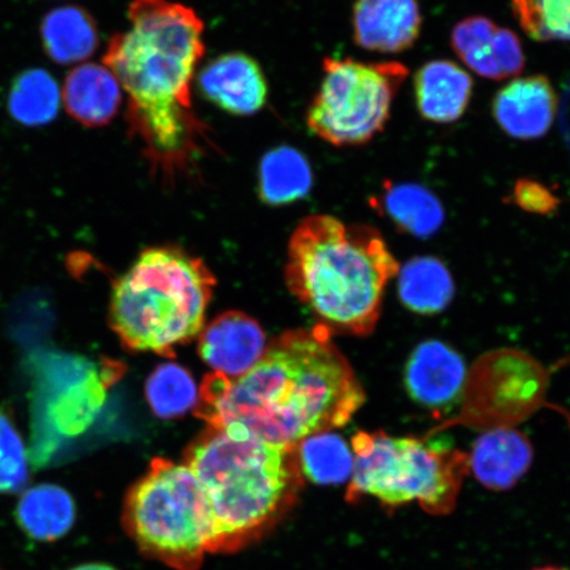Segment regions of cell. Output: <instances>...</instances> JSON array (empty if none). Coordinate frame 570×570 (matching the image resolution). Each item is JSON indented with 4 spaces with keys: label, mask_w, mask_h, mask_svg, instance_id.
Returning a JSON list of instances; mask_svg holds the SVG:
<instances>
[{
    "label": "cell",
    "mask_w": 570,
    "mask_h": 570,
    "mask_svg": "<svg viewBox=\"0 0 570 570\" xmlns=\"http://www.w3.org/2000/svg\"><path fill=\"white\" fill-rule=\"evenodd\" d=\"M366 401L351 363L324 326L271 341L242 376H205L196 415L232 438L296 449L312 434L351 422Z\"/></svg>",
    "instance_id": "6da1fadb"
},
{
    "label": "cell",
    "mask_w": 570,
    "mask_h": 570,
    "mask_svg": "<svg viewBox=\"0 0 570 570\" xmlns=\"http://www.w3.org/2000/svg\"><path fill=\"white\" fill-rule=\"evenodd\" d=\"M128 20L130 28L110 39L104 66L127 92L128 135L151 169L174 181L213 147L191 101L205 24L194 9L170 0H132Z\"/></svg>",
    "instance_id": "7a4b0ae2"
},
{
    "label": "cell",
    "mask_w": 570,
    "mask_h": 570,
    "mask_svg": "<svg viewBox=\"0 0 570 570\" xmlns=\"http://www.w3.org/2000/svg\"><path fill=\"white\" fill-rule=\"evenodd\" d=\"M399 263L382 234L325 214L297 225L288 246V288L333 333L366 337L381 317Z\"/></svg>",
    "instance_id": "3957f363"
},
{
    "label": "cell",
    "mask_w": 570,
    "mask_h": 570,
    "mask_svg": "<svg viewBox=\"0 0 570 570\" xmlns=\"http://www.w3.org/2000/svg\"><path fill=\"white\" fill-rule=\"evenodd\" d=\"M208 499L209 553L244 550L294 508L303 488L297 448L232 438L208 428L184 454Z\"/></svg>",
    "instance_id": "277c9868"
},
{
    "label": "cell",
    "mask_w": 570,
    "mask_h": 570,
    "mask_svg": "<svg viewBox=\"0 0 570 570\" xmlns=\"http://www.w3.org/2000/svg\"><path fill=\"white\" fill-rule=\"evenodd\" d=\"M214 285L205 263L184 249L148 248L114 285L112 331L130 351L173 356L203 332Z\"/></svg>",
    "instance_id": "5b68a950"
},
{
    "label": "cell",
    "mask_w": 570,
    "mask_h": 570,
    "mask_svg": "<svg viewBox=\"0 0 570 570\" xmlns=\"http://www.w3.org/2000/svg\"><path fill=\"white\" fill-rule=\"evenodd\" d=\"M354 469L347 502L373 497L394 512L416 502L428 514L446 515L458 503L469 454L416 438L358 432L352 440Z\"/></svg>",
    "instance_id": "8992f818"
},
{
    "label": "cell",
    "mask_w": 570,
    "mask_h": 570,
    "mask_svg": "<svg viewBox=\"0 0 570 570\" xmlns=\"http://www.w3.org/2000/svg\"><path fill=\"white\" fill-rule=\"evenodd\" d=\"M124 525L141 553L175 570H198L209 553L208 499L185 463L151 462L128 490Z\"/></svg>",
    "instance_id": "52a82bcc"
},
{
    "label": "cell",
    "mask_w": 570,
    "mask_h": 570,
    "mask_svg": "<svg viewBox=\"0 0 570 570\" xmlns=\"http://www.w3.org/2000/svg\"><path fill=\"white\" fill-rule=\"evenodd\" d=\"M324 77L306 125L334 147L363 146L386 127L392 104L410 75L402 62H362L326 57Z\"/></svg>",
    "instance_id": "ba28073f"
},
{
    "label": "cell",
    "mask_w": 570,
    "mask_h": 570,
    "mask_svg": "<svg viewBox=\"0 0 570 570\" xmlns=\"http://www.w3.org/2000/svg\"><path fill=\"white\" fill-rule=\"evenodd\" d=\"M122 368L110 361L102 365L67 354H47L35 375L33 445L36 466L51 461L62 440L87 432L102 410L107 391Z\"/></svg>",
    "instance_id": "9c48e42d"
},
{
    "label": "cell",
    "mask_w": 570,
    "mask_h": 570,
    "mask_svg": "<svg viewBox=\"0 0 570 570\" xmlns=\"http://www.w3.org/2000/svg\"><path fill=\"white\" fill-rule=\"evenodd\" d=\"M455 55L474 73L502 81L522 73L525 56L518 36L484 17L466 18L451 36Z\"/></svg>",
    "instance_id": "30bf717a"
},
{
    "label": "cell",
    "mask_w": 570,
    "mask_h": 570,
    "mask_svg": "<svg viewBox=\"0 0 570 570\" xmlns=\"http://www.w3.org/2000/svg\"><path fill=\"white\" fill-rule=\"evenodd\" d=\"M266 333L261 325L237 311L214 318L199 333V356L214 373L232 380L252 370L266 353Z\"/></svg>",
    "instance_id": "8fae6325"
},
{
    "label": "cell",
    "mask_w": 570,
    "mask_h": 570,
    "mask_svg": "<svg viewBox=\"0 0 570 570\" xmlns=\"http://www.w3.org/2000/svg\"><path fill=\"white\" fill-rule=\"evenodd\" d=\"M198 85L206 99L232 116H254L267 102L266 76L245 53L218 56L202 70Z\"/></svg>",
    "instance_id": "7c38bea8"
},
{
    "label": "cell",
    "mask_w": 570,
    "mask_h": 570,
    "mask_svg": "<svg viewBox=\"0 0 570 570\" xmlns=\"http://www.w3.org/2000/svg\"><path fill=\"white\" fill-rule=\"evenodd\" d=\"M423 17L417 0H355L353 35L366 51H407L422 32Z\"/></svg>",
    "instance_id": "4fadbf2b"
},
{
    "label": "cell",
    "mask_w": 570,
    "mask_h": 570,
    "mask_svg": "<svg viewBox=\"0 0 570 570\" xmlns=\"http://www.w3.org/2000/svg\"><path fill=\"white\" fill-rule=\"evenodd\" d=\"M465 362L444 342H423L405 365V389L413 401L428 409L439 410L453 404L465 389Z\"/></svg>",
    "instance_id": "5bb4252c"
},
{
    "label": "cell",
    "mask_w": 570,
    "mask_h": 570,
    "mask_svg": "<svg viewBox=\"0 0 570 570\" xmlns=\"http://www.w3.org/2000/svg\"><path fill=\"white\" fill-rule=\"evenodd\" d=\"M558 111V95L546 76L517 78L497 92L493 116L509 137L532 140L546 137Z\"/></svg>",
    "instance_id": "9a60e30c"
},
{
    "label": "cell",
    "mask_w": 570,
    "mask_h": 570,
    "mask_svg": "<svg viewBox=\"0 0 570 570\" xmlns=\"http://www.w3.org/2000/svg\"><path fill=\"white\" fill-rule=\"evenodd\" d=\"M532 459V445L522 432L498 426L476 439L469 470L484 488L505 491L529 472Z\"/></svg>",
    "instance_id": "2e32d148"
},
{
    "label": "cell",
    "mask_w": 570,
    "mask_h": 570,
    "mask_svg": "<svg viewBox=\"0 0 570 570\" xmlns=\"http://www.w3.org/2000/svg\"><path fill=\"white\" fill-rule=\"evenodd\" d=\"M61 98L76 122L97 128L109 125L116 118L122 105V88L105 66L81 63L69 71Z\"/></svg>",
    "instance_id": "e0dca14e"
},
{
    "label": "cell",
    "mask_w": 570,
    "mask_h": 570,
    "mask_svg": "<svg viewBox=\"0 0 570 570\" xmlns=\"http://www.w3.org/2000/svg\"><path fill=\"white\" fill-rule=\"evenodd\" d=\"M420 114L433 124L458 122L466 112L474 82L465 69L449 60L426 62L415 76Z\"/></svg>",
    "instance_id": "ac0fdd59"
},
{
    "label": "cell",
    "mask_w": 570,
    "mask_h": 570,
    "mask_svg": "<svg viewBox=\"0 0 570 570\" xmlns=\"http://www.w3.org/2000/svg\"><path fill=\"white\" fill-rule=\"evenodd\" d=\"M40 33L45 52L60 66L81 63L98 48L96 20L81 7L66 6L48 12Z\"/></svg>",
    "instance_id": "d6986e66"
},
{
    "label": "cell",
    "mask_w": 570,
    "mask_h": 570,
    "mask_svg": "<svg viewBox=\"0 0 570 570\" xmlns=\"http://www.w3.org/2000/svg\"><path fill=\"white\" fill-rule=\"evenodd\" d=\"M16 517L28 538L55 541L66 537L73 527L76 505L66 489L42 483L21 494Z\"/></svg>",
    "instance_id": "ffe728a7"
},
{
    "label": "cell",
    "mask_w": 570,
    "mask_h": 570,
    "mask_svg": "<svg viewBox=\"0 0 570 570\" xmlns=\"http://www.w3.org/2000/svg\"><path fill=\"white\" fill-rule=\"evenodd\" d=\"M376 203L399 230L413 237H431L444 224L443 204L433 191L416 183L386 181Z\"/></svg>",
    "instance_id": "44dd1931"
},
{
    "label": "cell",
    "mask_w": 570,
    "mask_h": 570,
    "mask_svg": "<svg viewBox=\"0 0 570 570\" xmlns=\"http://www.w3.org/2000/svg\"><path fill=\"white\" fill-rule=\"evenodd\" d=\"M399 296L412 312L436 315L452 303L454 282L443 262L419 256L399 269Z\"/></svg>",
    "instance_id": "7402d4cb"
},
{
    "label": "cell",
    "mask_w": 570,
    "mask_h": 570,
    "mask_svg": "<svg viewBox=\"0 0 570 570\" xmlns=\"http://www.w3.org/2000/svg\"><path fill=\"white\" fill-rule=\"evenodd\" d=\"M312 168L297 149L283 146L271 149L259 167V194L266 204L279 206L298 202L309 194Z\"/></svg>",
    "instance_id": "603a6c76"
},
{
    "label": "cell",
    "mask_w": 570,
    "mask_h": 570,
    "mask_svg": "<svg viewBox=\"0 0 570 570\" xmlns=\"http://www.w3.org/2000/svg\"><path fill=\"white\" fill-rule=\"evenodd\" d=\"M297 459L303 475L321 487H336L352 479V448L336 433H316L304 439L297 445Z\"/></svg>",
    "instance_id": "cb8c5ba5"
},
{
    "label": "cell",
    "mask_w": 570,
    "mask_h": 570,
    "mask_svg": "<svg viewBox=\"0 0 570 570\" xmlns=\"http://www.w3.org/2000/svg\"><path fill=\"white\" fill-rule=\"evenodd\" d=\"M61 92L55 78L42 69H30L13 81L9 109L11 117L27 127L52 122L60 109Z\"/></svg>",
    "instance_id": "d4e9b609"
},
{
    "label": "cell",
    "mask_w": 570,
    "mask_h": 570,
    "mask_svg": "<svg viewBox=\"0 0 570 570\" xmlns=\"http://www.w3.org/2000/svg\"><path fill=\"white\" fill-rule=\"evenodd\" d=\"M147 399L153 411L160 417L184 415L197 402L194 377L175 363H166L148 377Z\"/></svg>",
    "instance_id": "484cf974"
},
{
    "label": "cell",
    "mask_w": 570,
    "mask_h": 570,
    "mask_svg": "<svg viewBox=\"0 0 570 570\" xmlns=\"http://www.w3.org/2000/svg\"><path fill=\"white\" fill-rule=\"evenodd\" d=\"M512 10L531 39L570 41V0H511Z\"/></svg>",
    "instance_id": "4316f807"
},
{
    "label": "cell",
    "mask_w": 570,
    "mask_h": 570,
    "mask_svg": "<svg viewBox=\"0 0 570 570\" xmlns=\"http://www.w3.org/2000/svg\"><path fill=\"white\" fill-rule=\"evenodd\" d=\"M30 462L16 415L9 405H0V494L24 490L30 481Z\"/></svg>",
    "instance_id": "83f0119b"
},
{
    "label": "cell",
    "mask_w": 570,
    "mask_h": 570,
    "mask_svg": "<svg viewBox=\"0 0 570 570\" xmlns=\"http://www.w3.org/2000/svg\"><path fill=\"white\" fill-rule=\"evenodd\" d=\"M511 202L529 213L548 216L558 210L560 199L553 191L532 178H520L512 189Z\"/></svg>",
    "instance_id": "f1b7e54d"
},
{
    "label": "cell",
    "mask_w": 570,
    "mask_h": 570,
    "mask_svg": "<svg viewBox=\"0 0 570 570\" xmlns=\"http://www.w3.org/2000/svg\"><path fill=\"white\" fill-rule=\"evenodd\" d=\"M71 570H117V569H114L112 567L110 566H106V564H83V566H80V567H76L75 569H71Z\"/></svg>",
    "instance_id": "f546056e"
},
{
    "label": "cell",
    "mask_w": 570,
    "mask_h": 570,
    "mask_svg": "<svg viewBox=\"0 0 570 570\" xmlns=\"http://www.w3.org/2000/svg\"><path fill=\"white\" fill-rule=\"evenodd\" d=\"M537 570H564V569L547 567V568H540V569H537Z\"/></svg>",
    "instance_id": "4dcf8cb0"
}]
</instances>
